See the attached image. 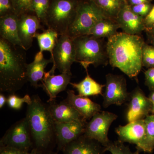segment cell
I'll use <instances>...</instances> for the list:
<instances>
[{
  "mask_svg": "<svg viewBox=\"0 0 154 154\" xmlns=\"http://www.w3.org/2000/svg\"><path fill=\"white\" fill-rule=\"evenodd\" d=\"M143 38L138 35L117 33L108 38L106 51L110 65L131 78L140 72L142 65Z\"/></svg>",
  "mask_w": 154,
  "mask_h": 154,
  "instance_id": "6da1fadb",
  "label": "cell"
},
{
  "mask_svg": "<svg viewBox=\"0 0 154 154\" xmlns=\"http://www.w3.org/2000/svg\"><path fill=\"white\" fill-rule=\"evenodd\" d=\"M26 50L0 38V91L14 94L28 82Z\"/></svg>",
  "mask_w": 154,
  "mask_h": 154,
  "instance_id": "7a4b0ae2",
  "label": "cell"
},
{
  "mask_svg": "<svg viewBox=\"0 0 154 154\" xmlns=\"http://www.w3.org/2000/svg\"><path fill=\"white\" fill-rule=\"evenodd\" d=\"M32 102L28 105L26 117L30 130L33 148L43 154L56 144L55 122L48 108L38 95L31 96Z\"/></svg>",
  "mask_w": 154,
  "mask_h": 154,
  "instance_id": "3957f363",
  "label": "cell"
},
{
  "mask_svg": "<svg viewBox=\"0 0 154 154\" xmlns=\"http://www.w3.org/2000/svg\"><path fill=\"white\" fill-rule=\"evenodd\" d=\"M82 0H50L46 18L47 28L59 36L67 34Z\"/></svg>",
  "mask_w": 154,
  "mask_h": 154,
  "instance_id": "277c9868",
  "label": "cell"
},
{
  "mask_svg": "<svg viewBox=\"0 0 154 154\" xmlns=\"http://www.w3.org/2000/svg\"><path fill=\"white\" fill-rule=\"evenodd\" d=\"M76 62L79 63L86 70L90 65L97 67L105 64L106 54L101 38L85 35L74 38Z\"/></svg>",
  "mask_w": 154,
  "mask_h": 154,
  "instance_id": "5b68a950",
  "label": "cell"
},
{
  "mask_svg": "<svg viewBox=\"0 0 154 154\" xmlns=\"http://www.w3.org/2000/svg\"><path fill=\"white\" fill-rule=\"evenodd\" d=\"M107 18H110L92 0H82L75 18L67 34L73 38L88 35L89 31L96 23Z\"/></svg>",
  "mask_w": 154,
  "mask_h": 154,
  "instance_id": "8992f818",
  "label": "cell"
},
{
  "mask_svg": "<svg viewBox=\"0 0 154 154\" xmlns=\"http://www.w3.org/2000/svg\"><path fill=\"white\" fill-rule=\"evenodd\" d=\"M53 66L49 71L54 74L56 69L61 73L72 75L71 69L76 62L75 48L74 38L68 34L59 36L51 55Z\"/></svg>",
  "mask_w": 154,
  "mask_h": 154,
  "instance_id": "52a82bcc",
  "label": "cell"
},
{
  "mask_svg": "<svg viewBox=\"0 0 154 154\" xmlns=\"http://www.w3.org/2000/svg\"><path fill=\"white\" fill-rule=\"evenodd\" d=\"M0 146H8L29 152L33 148L30 130L26 117L14 123L0 140Z\"/></svg>",
  "mask_w": 154,
  "mask_h": 154,
  "instance_id": "ba28073f",
  "label": "cell"
},
{
  "mask_svg": "<svg viewBox=\"0 0 154 154\" xmlns=\"http://www.w3.org/2000/svg\"><path fill=\"white\" fill-rule=\"evenodd\" d=\"M117 117L115 113L108 111H101L96 113L87 122L84 134L106 147L111 142L108 137L109 128Z\"/></svg>",
  "mask_w": 154,
  "mask_h": 154,
  "instance_id": "9c48e42d",
  "label": "cell"
},
{
  "mask_svg": "<svg viewBox=\"0 0 154 154\" xmlns=\"http://www.w3.org/2000/svg\"><path fill=\"white\" fill-rule=\"evenodd\" d=\"M106 81L105 92L102 95L104 107L113 105L120 106L129 100L130 94L128 92L124 77L108 74L106 75Z\"/></svg>",
  "mask_w": 154,
  "mask_h": 154,
  "instance_id": "30bf717a",
  "label": "cell"
},
{
  "mask_svg": "<svg viewBox=\"0 0 154 154\" xmlns=\"http://www.w3.org/2000/svg\"><path fill=\"white\" fill-rule=\"evenodd\" d=\"M118 140L136 146L140 151L145 152L146 130L144 119L128 122L125 125H119L115 129Z\"/></svg>",
  "mask_w": 154,
  "mask_h": 154,
  "instance_id": "8fae6325",
  "label": "cell"
},
{
  "mask_svg": "<svg viewBox=\"0 0 154 154\" xmlns=\"http://www.w3.org/2000/svg\"><path fill=\"white\" fill-rule=\"evenodd\" d=\"M87 123L85 120L55 123L56 144L58 151H62L67 145L84 134Z\"/></svg>",
  "mask_w": 154,
  "mask_h": 154,
  "instance_id": "7c38bea8",
  "label": "cell"
},
{
  "mask_svg": "<svg viewBox=\"0 0 154 154\" xmlns=\"http://www.w3.org/2000/svg\"><path fill=\"white\" fill-rule=\"evenodd\" d=\"M128 100L126 115L128 123L144 119L152 112V103L139 88H136L130 94Z\"/></svg>",
  "mask_w": 154,
  "mask_h": 154,
  "instance_id": "4fadbf2b",
  "label": "cell"
},
{
  "mask_svg": "<svg viewBox=\"0 0 154 154\" xmlns=\"http://www.w3.org/2000/svg\"><path fill=\"white\" fill-rule=\"evenodd\" d=\"M35 14H27L18 17V34L23 48L27 51L32 46L37 30L44 31L43 26Z\"/></svg>",
  "mask_w": 154,
  "mask_h": 154,
  "instance_id": "5bb4252c",
  "label": "cell"
},
{
  "mask_svg": "<svg viewBox=\"0 0 154 154\" xmlns=\"http://www.w3.org/2000/svg\"><path fill=\"white\" fill-rule=\"evenodd\" d=\"M115 21L124 33L138 35L146 30L144 18L136 14L127 1L116 17Z\"/></svg>",
  "mask_w": 154,
  "mask_h": 154,
  "instance_id": "9a60e30c",
  "label": "cell"
},
{
  "mask_svg": "<svg viewBox=\"0 0 154 154\" xmlns=\"http://www.w3.org/2000/svg\"><path fill=\"white\" fill-rule=\"evenodd\" d=\"M63 154H105V147L99 142L83 134L67 145Z\"/></svg>",
  "mask_w": 154,
  "mask_h": 154,
  "instance_id": "2e32d148",
  "label": "cell"
},
{
  "mask_svg": "<svg viewBox=\"0 0 154 154\" xmlns=\"http://www.w3.org/2000/svg\"><path fill=\"white\" fill-rule=\"evenodd\" d=\"M72 75L61 73L55 75L49 71L45 72L42 84L39 87L43 88L49 96L48 102H54L58 94L66 89L70 83Z\"/></svg>",
  "mask_w": 154,
  "mask_h": 154,
  "instance_id": "e0dca14e",
  "label": "cell"
},
{
  "mask_svg": "<svg viewBox=\"0 0 154 154\" xmlns=\"http://www.w3.org/2000/svg\"><path fill=\"white\" fill-rule=\"evenodd\" d=\"M66 100L74 107L84 120H90L96 113L101 111V106L88 97L76 95L74 91L67 92Z\"/></svg>",
  "mask_w": 154,
  "mask_h": 154,
  "instance_id": "ac0fdd59",
  "label": "cell"
},
{
  "mask_svg": "<svg viewBox=\"0 0 154 154\" xmlns=\"http://www.w3.org/2000/svg\"><path fill=\"white\" fill-rule=\"evenodd\" d=\"M47 107L55 123H64L74 120H84L79 112L66 99L59 103H56L54 101L48 102Z\"/></svg>",
  "mask_w": 154,
  "mask_h": 154,
  "instance_id": "d6986e66",
  "label": "cell"
},
{
  "mask_svg": "<svg viewBox=\"0 0 154 154\" xmlns=\"http://www.w3.org/2000/svg\"><path fill=\"white\" fill-rule=\"evenodd\" d=\"M53 63V60L45 58L43 52L39 51L34 57V60L32 63L27 64V74L28 82L30 85L37 88L39 87L38 82H42L44 78L45 69L50 63Z\"/></svg>",
  "mask_w": 154,
  "mask_h": 154,
  "instance_id": "ffe728a7",
  "label": "cell"
},
{
  "mask_svg": "<svg viewBox=\"0 0 154 154\" xmlns=\"http://www.w3.org/2000/svg\"><path fill=\"white\" fill-rule=\"evenodd\" d=\"M18 20L16 14L0 17V38L23 48L18 34Z\"/></svg>",
  "mask_w": 154,
  "mask_h": 154,
  "instance_id": "44dd1931",
  "label": "cell"
},
{
  "mask_svg": "<svg viewBox=\"0 0 154 154\" xmlns=\"http://www.w3.org/2000/svg\"><path fill=\"white\" fill-rule=\"evenodd\" d=\"M87 76L79 83H70V85L76 89L79 95L84 97L103 95L102 90L105 85L99 84L93 79L86 70Z\"/></svg>",
  "mask_w": 154,
  "mask_h": 154,
  "instance_id": "7402d4cb",
  "label": "cell"
},
{
  "mask_svg": "<svg viewBox=\"0 0 154 154\" xmlns=\"http://www.w3.org/2000/svg\"><path fill=\"white\" fill-rule=\"evenodd\" d=\"M120 27L116 21L107 18L96 23L89 31L88 35L97 38H108L118 33L117 30Z\"/></svg>",
  "mask_w": 154,
  "mask_h": 154,
  "instance_id": "603a6c76",
  "label": "cell"
},
{
  "mask_svg": "<svg viewBox=\"0 0 154 154\" xmlns=\"http://www.w3.org/2000/svg\"><path fill=\"white\" fill-rule=\"evenodd\" d=\"M59 35L55 31L47 28L42 33H36L34 35V38L37 39L40 51H49L51 55Z\"/></svg>",
  "mask_w": 154,
  "mask_h": 154,
  "instance_id": "cb8c5ba5",
  "label": "cell"
},
{
  "mask_svg": "<svg viewBox=\"0 0 154 154\" xmlns=\"http://www.w3.org/2000/svg\"><path fill=\"white\" fill-rule=\"evenodd\" d=\"M107 17L116 19L119 11L124 5V0H92Z\"/></svg>",
  "mask_w": 154,
  "mask_h": 154,
  "instance_id": "d4e9b609",
  "label": "cell"
},
{
  "mask_svg": "<svg viewBox=\"0 0 154 154\" xmlns=\"http://www.w3.org/2000/svg\"><path fill=\"white\" fill-rule=\"evenodd\" d=\"M146 130L145 152L151 153L154 149V113L144 119Z\"/></svg>",
  "mask_w": 154,
  "mask_h": 154,
  "instance_id": "484cf974",
  "label": "cell"
},
{
  "mask_svg": "<svg viewBox=\"0 0 154 154\" xmlns=\"http://www.w3.org/2000/svg\"><path fill=\"white\" fill-rule=\"evenodd\" d=\"M50 0H33L32 13L43 25H46V18Z\"/></svg>",
  "mask_w": 154,
  "mask_h": 154,
  "instance_id": "4316f807",
  "label": "cell"
},
{
  "mask_svg": "<svg viewBox=\"0 0 154 154\" xmlns=\"http://www.w3.org/2000/svg\"><path fill=\"white\" fill-rule=\"evenodd\" d=\"M105 150L111 154H139L140 152L137 149L136 151H131L128 146H125L124 143L119 140L111 141L109 145L105 147Z\"/></svg>",
  "mask_w": 154,
  "mask_h": 154,
  "instance_id": "83f0119b",
  "label": "cell"
},
{
  "mask_svg": "<svg viewBox=\"0 0 154 154\" xmlns=\"http://www.w3.org/2000/svg\"><path fill=\"white\" fill-rule=\"evenodd\" d=\"M32 102L31 97L29 95H25L23 98L18 97L15 94H11L7 99V104L10 108L14 110H19L22 108L24 103L28 105H30Z\"/></svg>",
  "mask_w": 154,
  "mask_h": 154,
  "instance_id": "f1b7e54d",
  "label": "cell"
},
{
  "mask_svg": "<svg viewBox=\"0 0 154 154\" xmlns=\"http://www.w3.org/2000/svg\"><path fill=\"white\" fill-rule=\"evenodd\" d=\"M15 14L18 17L32 13L33 0H12Z\"/></svg>",
  "mask_w": 154,
  "mask_h": 154,
  "instance_id": "f546056e",
  "label": "cell"
},
{
  "mask_svg": "<svg viewBox=\"0 0 154 154\" xmlns=\"http://www.w3.org/2000/svg\"><path fill=\"white\" fill-rule=\"evenodd\" d=\"M143 66L148 68L154 67V46L145 43L143 49Z\"/></svg>",
  "mask_w": 154,
  "mask_h": 154,
  "instance_id": "4dcf8cb0",
  "label": "cell"
},
{
  "mask_svg": "<svg viewBox=\"0 0 154 154\" xmlns=\"http://www.w3.org/2000/svg\"><path fill=\"white\" fill-rule=\"evenodd\" d=\"M131 7L134 13L145 18L149 14L153 7L150 3L147 2L131 6Z\"/></svg>",
  "mask_w": 154,
  "mask_h": 154,
  "instance_id": "1f68e13d",
  "label": "cell"
},
{
  "mask_svg": "<svg viewBox=\"0 0 154 154\" xmlns=\"http://www.w3.org/2000/svg\"><path fill=\"white\" fill-rule=\"evenodd\" d=\"M15 14L12 0H0V17Z\"/></svg>",
  "mask_w": 154,
  "mask_h": 154,
  "instance_id": "d6a6232c",
  "label": "cell"
},
{
  "mask_svg": "<svg viewBox=\"0 0 154 154\" xmlns=\"http://www.w3.org/2000/svg\"><path fill=\"white\" fill-rule=\"evenodd\" d=\"M146 84L150 90L154 91V67L149 68L145 72Z\"/></svg>",
  "mask_w": 154,
  "mask_h": 154,
  "instance_id": "836d02e7",
  "label": "cell"
},
{
  "mask_svg": "<svg viewBox=\"0 0 154 154\" xmlns=\"http://www.w3.org/2000/svg\"><path fill=\"white\" fill-rule=\"evenodd\" d=\"M25 152L12 147L0 146V154H25Z\"/></svg>",
  "mask_w": 154,
  "mask_h": 154,
  "instance_id": "e575fe53",
  "label": "cell"
},
{
  "mask_svg": "<svg viewBox=\"0 0 154 154\" xmlns=\"http://www.w3.org/2000/svg\"><path fill=\"white\" fill-rule=\"evenodd\" d=\"M144 24L146 27V30L151 28L154 25V6L144 18Z\"/></svg>",
  "mask_w": 154,
  "mask_h": 154,
  "instance_id": "d590c367",
  "label": "cell"
},
{
  "mask_svg": "<svg viewBox=\"0 0 154 154\" xmlns=\"http://www.w3.org/2000/svg\"><path fill=\"white\" fill-rule=\"evenodd\" d=\"M150 0H128V4L130 6L139 5L142 3L149 2Z\"/></svg>",
  "mask_w": 154,
  "mask_h": 154,
  "instance_id": "8d00e7d4",
  "label": "cell"
},
{
  "mask_svg": "<svg viewBox=\"0 0 154 154\" xmlns=\"http://www.w3.org/2000/svg\"><path fill=\"white\" fill-rule=\"evenodd\" d=\"M7 99L8 98H6L5 95L2 94H0V108L2 109L4 107V105L7 103Z\"/></svg>",
  "mask_w": 154,
  "mask_h": 154,
  "instance_id": "74e56055",
  "label": "cell"
},
{
  "mask_svg": "<svg viewBox=\"0 0 154 154\" xmlns=\"http://www.w3.org/2000/svg\"><path fill=\"white\" fill-rule=\"evenodd\" d=\"M25 154H43V153L36 148H33L30 151L25 152Z\"/></svg>",
  "mask_w": 154,
  "mask_h": 154,
  "instance_id": "f35d334b",
  "label": "cell"
},
{
  "mask_svg": "<svg viewBox=\"0 0 154 154\" xmlns=\"http://www.w3.org/2000/svg\"><path fill=\"white\" fill-rule=\"evenodd\" d=\"M146 30L148 32L149 35L150 36H154V25L151 28L146 29Z\"/></svg>",
  "mask_w": 154,
  "mask_h": 154,
  "instance_id": "ab89813d",
  "label": "cell"
},
{
  "mask_svg": "<svg viewBox=\"0 0 154 154\" xmlns=\"http://www.w3.org/2000/svg\"><path fill=\"white\" fill-rule=\"evenodd\" d=\"M149 99L150 100L151 102L152 103V104L154 103V91L150 94L149 97Z\"/></svg>",
  "mask_w": 154,
  "mask_h": 154,
  "instance_id": "60d3db41",
  "label": "cell"
},
{
  "mask_svg": "<svg viewBox=\"0 0 154 154\" xmlns=\"http://www.w3.org/2000/svg\"><path fill=\"white\" fill-rule=\"evenodd\" d=\"M149 37L150 38L151 42L153 45L154 46V36H150L149 35Z\"/></svg>",
  "mask_w": 154,
  "mask_h": 154,
  "instance_id": "b9f144b4",
  "label": "cell"
},
{
  "mask_svg": "<svg viewBox=\"0 0 154 154\" xmlns=\"http://www.w3.org/2000/svg\"><path fill=\"white\" fill-rule=\"evenodd\" d=\"M44 154H58L57 152H54L53 151L50 150L49 151L47 152Z\"/></svg>",
  "mask_w": 154,
  "mask_h": 154,
  "instance_id": "7bdbcfd3",
  "label": "cell"
},
{
  "mask_svg": "<svg viewBox=\"0 0 154 154\" xmlns=\"http://www.w3.org/2000/svg\"><path fill=\"white\" fill-rule=\"evenodd\" d=\"M152 113H154V103L153 104L152 108Z\"/></svg>",
  "mask_w": 154,
  "mask_h": 154,
  "instance_id": "ee69618b",
  "label": "cell"
},
{
  "mask_svg": "<svg viewBox=\"0 0 154 154\" xmlns=\"http://www.w3.org/2000/svg\"><path fill=\"white\" fill-rule=\"evenodd\" d=\"M124 1H127V0H124Z\"/></svg>",
  "mask_w": 154,
  "mask_h": 154,
  "instance_id": "f6af8a7d",
  "label": "cell"
}]
</instances>
